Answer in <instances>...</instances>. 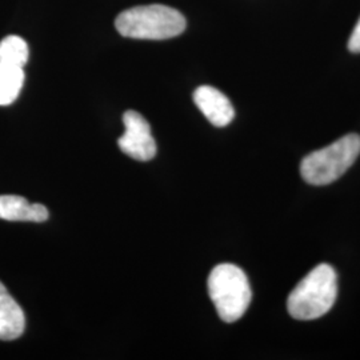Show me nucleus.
I'll use <instances>...</instances> for the list:
<instances>
[{
	"mask_svg": "<svg viewBox=\"0 0 360 360\" xmlns=\"http://www.w3.org/2000/svg\"><path fill=\"white\" fill-rule=\"evenodd\" d=\"M0 219L10 221H44L49 210L39 203H30L18 195H0Z\"/></svg>",
	"mask_w": 360,
	"mask_h": 360,
	"instance_id": "6e6552de",
	"label": "nucleus"
},
{
	"mask_svg": "<svg viewBox=\"0 0 360 360\" xmlns=\"http://www.w3.org/2000/svg\"><path fill=\"white\" fill-rule=\"evenodd\" d=\"M25 83V71L20 67L0 65V105L13 103Z\"/></svg>",
	"mask_w": 360,
	"mask_h": 360,
	"instance_id": "1a4fd4ad",
	"label": "nucleus"
},
{
	"mask_svg": "<svg viewBox=\"0 0 360 360\" xmlns=\"http://www.w3.org/2000/svg\"><path fill=\"white\" fill-rule=\"evenodd\" d=\"M360 155V136L348 134L322 150L307 155L300 165L303 179L312 186H326L339 179Z\"/></svg>",
	"mask_w": 360,
	"mask_h": 360,
	"instance_id": "20e7f679",
	"label": "nucleus"
},
{
	"mask_svg": "<svg viewBox=\"0 0 360 360\" xmlns=\"http://www.w3.org/2000/svg\"><path fill=\"white\" fill-rule=\"evenodd\" d=\"M26 318L22 307L0 282V340H15L25 333Z\"/></svg>",
	"mask_w": 360,
	"mask_h": 360,
	"instance_id": "0eeeda50",
	"label": "nucleus"
},
{
	"mask_svg": "<svg viewBox=\"0 0 360 360\" xmlns=\"http://www.w3.org/2000/svg\"><path fill=\"white\" fill-rule=\"evenodd\" d=\"M348 50L354 53L360 52V18L351 34V38L348 40Z\"/></svg>",
	"mask_w": 360,
	"mask_h": 360,
	"instance_id": "9b49d317",
	"label": "nucleus"
},
{
	"mask_svg": "<svg viewBox=\"0 0 360 360\" xmlns=\"http://www.w3.org/2000/svg\"><path fill=\"white\" fill-rule=\"evenodd\" d=\"M123 123L126 131L117 141L120 150L135 160H151L156 155V143L148 122L139 112L129 110L123 115Z\"/></svg>",
	"mask_w": 360,
	"mask_h": 360,
	"instance_id": "39448f33",
	"label": "nucleus"
},
{
	"mask_svg": "<svg viewBox=\"0 0 360 360\" xmlns=\"http://www.w3.org/2000/svg\"><path fill=\"white\" fill-rule=\"evenodd\" d=\"M193 102L215 127L229 126L235 116L230 99L211 86H200L193 92Z\"/></svg>",
	"mask_w": 360,
	"mask_h": 360,
	"instance_id": "423d86ee",
	"label": "nucleus"
},
{
	"mask_svg": "<svg viewBox=\"0 0 360 360\" xmlns=\"http://www.w3.org/2000/svg\"><path fill=\"white\" fill-rule=\"evenodd\" d=\"M338 296V276L330 264H319L304 276L288 296L287 309L297 321H314L333 309Z\"/></svg>",
	"mask_w": 360,
	"mask_h": 360,
	"instance_id": "f257e3e1",
	"label": "nucleus"
},
{
	"mask_svg": "<svg viewBox=\"0 0 360 360\" xmlns=\"http://www.w3.org/2000/svg\"><path fill=\"white\" fill-rule=\"evenodd\" d=\"M30 50L25 39L10 35L0 41V65L23 68L28 62Z\"/></svg>",
	"mask_w": 360,
	"mask_h": 360,
	"instance_id": "9d476101",
	"label": "nucleus"
},
{
	"mask_svg": "<svg viewBox=\"0 0 360 360\" xmlns=\"http://www.w3.org/2000/svg\"><path fill=\"white\" fill-rule=\"evenodd\" d=\"M208 294L218 311L219 318L226 323L239 321L251 303V287L245 271L223 263L208 276Z\"/></svg>",
	"mask_w": 360,
	"mask_h": 360,
	"instance_id": "7ed1b4c3",
	"label": "nucleus"
},
{
	"mask_svg": "<svg viewBox=\"0 0 360 360\" xmlns=\"http://www.w3.org/2000/svg\"><path fill=\"white\" fill-rule=\"evenodd\" d=\"M187 26L181 13L163 4L141 6L126 10L115 20L117 32L131 39L165 40L180 35Z\"/></svg>",
	"mask_w": 360,
	"mask_h": 360,
	"instance_id": "f03ea898",
	"label": "nucleus"
}]
</instances>
